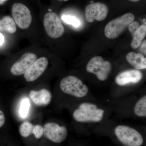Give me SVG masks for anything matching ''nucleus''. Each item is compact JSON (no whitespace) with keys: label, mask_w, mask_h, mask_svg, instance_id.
Here are the masks:
<instances>
[{"label":"nucleus","mask_w":146,"mask_h":146,"mask_svg":"<svg viewBox=\"0 0 146 146\" xmlns=\"http://www.w3.org/2000/svg\"><path fill=\"white\" fill-rule=\"evenodd\" d=\"M104 113V110L98 108L96 105L84 102L74 111L73 116L78 122H99L102 120Z\"/></svg>","instance_id":"f257e3e1"},{"label":"nucleus","mask_w":146,"mask_h":146,"mask_svg":"<svg viewBox=\"0 0 146 146\" xmlns=\"http://www.w3.org/2000/svg\"><path fill=\"white\" fill-rule=\"evenodd\" d=\"M135 20L133 14L127 13L113 19L106 25L104 30L105 35L109 39L118 37Z\"/></svg>","instance_id":"f03ea898"},{"label":"nucleus","mask_w":146,"mask_h":146,"mask_svg":"<svg viewBox=\"0 0 146 146\" xmlns=\"http://www.w3.org/2000/svg\"><path fill=\"white\" fill-rule=\"evenodd\" d=\"M60 87L64 93L77 98L85 97L89 92L87 86L74 76H68L63 78L60 82Z\"/></svg>","instance_id":"7ed1b4c3"},{"label":"nucleus","mask_w":146,"mask_h":146,"mask_svg":"<svg viewBox=\"0 0 146 146\" xmlns=\"http://www.w3.org/2000/svg\"><path fill=\"white\" fill-rule=\"evenodd\" d=\"M115 135L119 141L125 146H141L143 138L141 133L132 128L123 125L115 128Z\"/></svg>","instance_id":"20e7f679"},{"label":"nucleus","mask_w":146,"mask_h":146,"mask_svg":"<svg viewBox=\"0 0 146 146\" xmlns=\"http://www.w3.org/2000/svg\"><path fill=\"white\" fill-rule=\"evenodd\" d=\"M86 70L88 72L96 75L100 80L104 81L109 76L112 70V65L101 56H95L87 63Z\"/></svg>","instance_id":"39448f33"},{"label":"nucleus","mask_w":146,"mask_h":146,"mask_svg":"<svg viewBox=\"0 0 146 146\" xmlns=\"http://www.w3.org/2000/svg\"><path fill=\"white\" fill-rule=\"evenodd\" d=\"M44 27L50 37L56 39L60 37L65 31L64 27L59 16L54 12H50L44 16Z\"/></svg>","instance_id":"423d86ee"},{"label":"nucleus","mask_w":146,"mask_h":146,"mask_svg":"<svg viewBox=\"0 0 146 146\" xmlns=\"http://www.w3.org/2000/svg\"><path fill=\"white\" fill-rule=\"evenodd\" d=\"M11 13L15 23L20 29H26L31 25L32 21L30 11L24 5L16 3L11 9Z\"/></svg>","instance_id":"0eeeda50"},{"label":"nucleus","mask_w":146,"mask_h":146,"mask_svg":"<svg viewBox=\"0 0 146 146\" xmlns=\"http://www.w3.org/2000/svg\"><path fill=\"white\" fill-rule=\"evenodd\" d=\"M43 128L45 137L54 143H62L68 136L67 128L65 126H60L56 123H46Z\"/></svg>","instance_id":"6e6552de"},{"label":"nucleus","mask_w":146,"mask_h":146,"mask_svg":"<svg viewBox=\"0 0 146 146\" xmlns=\"http://www.w3.org/2000/svg\"><path fill=\"white\" fill-rule=\"evenodd\" d=\"M109 9L106 5L98 2L91 3L85 8V17L89 23H93L95 20L104 21L108 15Z\"/></svg>","instance_id":"1a4fd4ad"},{"label":"nucleus","mask_w":146,"mask_h":146,"mask_svg":"<svg viewBox=\"0 0 146 146\" xmlns=\"http://www.w3.org/2000/svg\"><path fill=\"white\" fill-rule=\"evenodd\" d=\"M37 56L32 53H26L11 68V74L14 76H21L24 74L27 70L36 61Z\"/></svg>","instance_id":"9d476101"},{"label":"nucleus","mask_w":146,"mask_h":146,"mask_svg":"<svg viewBox=\"0 0 146 146\" xmlns=\"http://www.w3.org/2000/svg\"><path fill=\"white\" fill-rule=\"evenodd\" d=\"M48 64L47 58L42 57L36 59L24 74L26 80L28 82L35 81L45 72Z\"/></svg>","instance_id":"9b49d317"},{"label":"nucleus","mask_w":146,"mask_h":146,"mask_svg":"<svg viewBox=\"0 0 146 146\" xmlns=\"http://www.w3.org/2000/svg\"><path fill=\"white\" fill-rule=\"evenodd\" d=\"M143 78V74L137 70H128L122 72L115 78L116 83L119 86H124L129 84L138 83Z\"/></svg>","instance_id":"f8f14e48"},{"label":"nucleus","mask_w":146,"mask_h":146,"mask_svg":"<svg viewBox=\"0 0 146 146\" xmlns=\"http://www.w3.org/2000/svg\"><path fill=\"white\" fill-rule=\"evenodd\" d=\"M29 97L36 105L44 106L50 104L52 96L49 91L42 89L39 91L31 90L30 92Z\"/></svg>","instance_id":"ddd939ff"},{"label":"nucleus","mask_w":146,"mask_h":146,"mask_svg":"<svg viewBox=\"0 0 146 146\" xmlns=\"http://www.w3.org/2000/svg\"><path fill=\"white\" fill-rule=\"evenodd\" d=\"M127 60L129 64L137 70H144L146 68V58L141 53L130 52L126 56Z\"/></svg>","instance_id":"4468645a"},{"label":"nucleus","mask_w":146,"mask_h":146,"mask_svg":"<svg viewBox=\"0 0 146 146\" xmlns=\"http://www.w3.org/2000/svg\"><path fill=\"white\" fill-rule=\"evenodd\" d=\"M146 35V25H141L132 35L133 38L131 46L132 48H138L140 47Z\"/></svg>","instance_id":"2eb2a0df"},{"label":"nucleus","mask_w":146,"mask_h":146,"mask_svg":"<svg viewBox=\"0 0 146 146\" xmlns=\"http://www.w3.org/2000/svg\"><path fill=\"white\" fill-rule=\"evenodd\" d=\"M16 24L10 16H4L2 20H0V31H5L13 34L16 32Z\"/></svg>","instance_id":"dca6fc26"},{"label":"nucleus","mask_w":146,"mask_h":146,"mask_svg":"<svg viewBox=\"0 0 146 146\" xmlns=\"http://www.w3.org/2000/svg\"><path fill=\"white\" fill-rule=\"evenodd\" d=\"M135 115L140 117L146 116V96L140 99L136 103L134 108Z\"/></svg>","instance_id":"f3484780"},{"label":"nucleus","mask_w":146,"mask_h":146,"mask_svg":"<svg viewBox=\"0 0 146 146\" xmlns=\"http://www.w3.org/2000/svg\"><path fill=\"white\" fill-rule=\"evenodd\" d=\"M35 125L29 122H25L20 125L19 127V132L23 137L26 138L33 134Z\"/></svg>","instance_id":"a211bd4d"},{"label":"nucleus","mask_w":146,"mask_h":146,"mask_svg":"<svg viewBox=\"0 0 146 146\" xmlns=\"http://www.w3.org/2000/svg\"><path fill=\"white\" fill-rule=\"evenodd\" d=\"M30 107V102L28 98H24L21 101L19 110V114L21 117H26L28 114Z\"/></svg>","instance_id":"6ab92c4d"},{"label":"nucleus","mask_w":146,"mask_h":146,"mask_svg":"<svg viewBox=\"0 0 146 146\" xmlns=\"http://www.w3.org/2000/svg\"><path fill=\"white\" fill-rule=\"evenodd\" d=\"M61 19L66 23L72 25L75 27H78L80 26V21L75 16L64 15L62 16Z\"/></svg>","instance_id":"aec40b11"},{"label":"nucleus","mask_w":146,"mask_h":146,"mask_svg":"<svg viewBox=\"0 0 146 146\" xmlns=\"http://www.w3.org/2000/svg\"><path fill=\"white\" fill-rule=\"evenodd\" d=\"M44 134V128L43 127L39 125H35L33 134L35 138L39 139L41 138Z\"/></svg>","instance_id":"412c9836"},{"label":"nucleus","mask_w":146,"mask_h":146,"mask_svg":"<svg viewBox=\"0 0 146 146\" xmlns=\"http://www.w3.org/2000/svg\"><path fill=\"white\" fill-rule=\"evenodd\" d=\"M139 27L140 24L137 21H133L129 25V30L132 35Z\"/></svg>","instance_id":"4be33fe9"},{"label":"nucleus","mask_w":146,"mask_h":146,"mask_svg":"<svg viewBox=\"0 0 146 146\" xmlns=\"http://www.w3.org/2000/svg\"><path fill=\"white\" fill-rule=\"evenodd\" d=\"M5 118L3 112L0 110V128L2 127L5 123Z\"/></svg>","instance_id":"5701e85b"},{"label":"nucleus","mask_w":146,"mask_h":146,"mask_svg":"<svg viewBox=\"0 0 146 146\" xmlns=\"http://www.w3.org/2000/svg\"><path fill=\"white\" fill-rule=\"evenodd\" d=\"M146 39L143 42H142L141 43V45H140V50L141 52L143 53V54L146 55Z\"/></svg>","instance_id":"b1692460"},{"label":"nucleus","mask_w":146,"mask_h":146,"mask_svg":"<svg viewBox=\"0 0 146 146\" xmlns=\"http://www.w3.org/2000/svg\"><path fill=\"white\" fill-rule=\"evenodd\" d=\"M5 42V37L2 33H0V46L3 44Z\"/></svg>","instance_id":"393cba45"},{"label":"nucleus","mask_w":146,"mask_h":146,"mask_svg":"<svg viewBox=\"0 0 146 146\" xmlns=\"http://www.w3.org/2000/svg\"><path fill=\"white\" fill-rule=\"evenodd\" d=\"M129 1L131 2H138L140 0H129Z\"/></svg>","instance_id":"a878e982"},{"label":"nucleus","mask_w":146,"mask_h":146,"mask_svg":"<svg viewBox=\"0 0 146 146\" xmlns=\"http://www.w3.org/2000/svg\"><path fill=\"white\" fill-rule=\"evenodd\" d=\"M4 3V2L2 1L1 0H0V5L2 4L3 3Z\"/></svg>","instance_id":"bb28decb"},{"label":"nucleus","mask_w":146,"mask_h":146,"mask_svg":"<svg viewBox=\"0 0 146 146\" xmlns=\"http://www.w3.org/2000/svg\"><path fill=\"white\" fill-rule=\"evenodd\" d=\"M2 1L4 2H5L6 1H7V0H1Z\"/></svg>","instance_id":"cd10ccee"},{"label":"nucleus","mask_w":146,"mask_h":146,"mask_svg":"<svg viewBox=\"0 0 146 146\" xmlns=\"http://www.w3.org/2000/svg\"><path fill=\"white\" fill-rule=\"evenodd\" d=\"M58 1H68V0H58Z\"/></svg>","instance_id":"c85d7f7f"}]
</instances>
